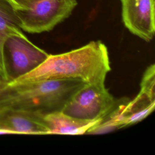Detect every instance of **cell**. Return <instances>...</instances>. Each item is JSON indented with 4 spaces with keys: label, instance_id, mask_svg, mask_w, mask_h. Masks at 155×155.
I'll list each match as a JSON object with an SVG mask.
<instances>
[{
    "label": "cell",
    "instance_id": "8fae6325",
    "mask_svg": "<svg viewBox=\"0 0 155 155\" xmlns=\"http://www.w3.org/2000/svg\"><path fill=\"white\" fill-rule=\"evenodd\" d=\"M15 10L22 9L26 7L33 0H8Z\"/></svg>",
    "mask_w": 155,
    "mask_h": 155
},
{
    "label": "cell",
    "instance_id": "277c9868",
    "mask_svg": "<svg viewBox=\"0 0 155 155\" xmlns=\"http://www.w3.org/2000/svg\"><path fill=\"white\" fill-rule=\"evenodd\" d=\"M117 101L106 88L105 83L86 84L76 91L61 111L81 120H98L112 111Z\"/></svg>",
    "mask_w": 155,
    "mask_h": 155
},
{
    "label": "cell",
    "instance_id": "9c48e42d",
    "mask_svg": "<svg viewBox=\"0 0 155 155\" xmlns=\"http://www.w3.org/2000/svg\"><path fill=\"white\" fill-rule=\"evenodd\" d=\"M44 120L48 129L49 134L80 135L98 124L101 120L89 121L81 120L58 111L44 115Z\"/></svg>",
    "mask_w": 155,
    "mask_h": 155
},
{
    "label": "cell",
    "instance_id": "7a4b0ae2",
    "mask_svg": "<svg viewBox=\"0 0 155 155\" xmlns=\"http://www.w3.org/2000/svg\"><path fill=\"white\" fill-rule=\"evenodd\" d=\"M85 84L77 79L10 81L0 92V107L42 115L61 111L71 97Z\"/></svg>",
    "mask_w": 155,
    "mask_h": 155
},
{
    "label": "cell",
    "instance_id": "6da1fadb",
    "mask_svg": "<svg viewBox=\"0 0 155 155\" xmlns=\"http://www.w3.org/2000/svg\"><path fill=\"white\" fill-rule=\"evenodd\" d=\"M110 70L106 45L93 41L65 53L50 54L37 68L12 81L77 79L88 84L105 83Z\"/></svg>",
    "mask_w": 155,
    "mask_h": 155
},
{
    "label": "cell",
    "instance_id": "30bf717a",
    "mask_svg": "<svg viewBox=\"0 0 155 155\" xmlns=\"http://www.w3.org/2000/svg\"><path fill=\"white\" fill-rule=\"evenodd\" d=\"M140 91L155 98V66L153 64L145 71L140 82Z\"/></svg>",
    "mask_w": 155,
    "mask_h": 155
},
{
    "label": "cell",
    "instance_id": "3957f363",
    "mask_svg": "<svg viewBox=\"0 0 155 155\" xmlns=\"http://www.w3.org/2000/svg\"><path fill=\"white\" fill-rule=\"evenodd\" d=\"M77 5L76 0H33L15 12L22 30L41 33L51 30L68 18Z\"/></svg>",
    "mask_w": 155,
    "mask_h": 155
},
{
    "label": "cell",
    "instance_id": "ba28073f",
    "mask_svg": "<svg viewBox=\"0 0 155 155\" xmlns=\"http://www.w3.org/2000/svg\"><path fill=\"white\" fill-rule=\"evenodd\" d=\"M22 30L15 9L8 0H0V75L8 82L5 45L7 39L13 34Z\"/></svg>",
    "mask_w": 155,
    "mask_h": 155
},
{
    "label": "cell",
    "instance_id": "52a82bcc",
    "mask_svg": "<svg viewBox=\"0 0 155 155\" xmlns=\"http://www.w3.org/2000/svg\"><path fill=\"white\" fill-rule=\"evenodd\" d=\"M44 115L8 107H0V129L11 134H49Z\"/></svg>",
    "mask_w": 155,
    "mask_h": 155
},
{
    "label": "cell",
    "instance_id": "5b68a950",
    "mask_svg": "<svg viewBox=\"0 0 155 155\" xmlns=\"http://www.w3.org/2000/svg\"><path fill=\"white\" fill-rule=\"evenodd\" d=\"M9 82L31 71L42 64L50 55L33 44L21 30L11 35L5 45Z\"/></svg>",
    "mask_w": 155,
    "mask_h": 155
},
{
    "label": "cell",
    "instance_id": "7c38bea8",
    "mask_svg": "<svg viewBox=\"0 0 155 155\" xmlns=\"http://www.w3.org/2000/svg\"><path fill=\"white\" fill-rule=\"evenodd\" d=\"M7 84V82L6 81H5L3 79L0 78V92L6 86Z\"/></svg>",
    "mask_w": 155,
    "mask_h": 155
},
{
    "label": "cell",
    "instance_id": "8992f818",
    "mask_svg": "<svg viewBox=\"0 0 155 155\" xmlns=\"http://www.w3.org/2000/svg\"><path fill=\"white\" fill-rule=\"evenodd\" d=\"M125 27L133 35L150 42L155 32L154 0H120Z\"/></svg>",
    "mask_w": 155,
    "mask_h": 155
},
{
    "label": "cell",
    "instance_id": "4fadbf2b",
    "mask_svg": "<svg viewBox=\"0 0 155 155\" xmlns=\"http://www.w3.org/2000/svg\"><path fill=\"white\" fill-rule=\"evenodd\" d=\"M0 78H1V79H2V78H1V75H0Z\"/></svg>",
    "mask_w": 155,
    "mask_h": 155
}]
</instances>
